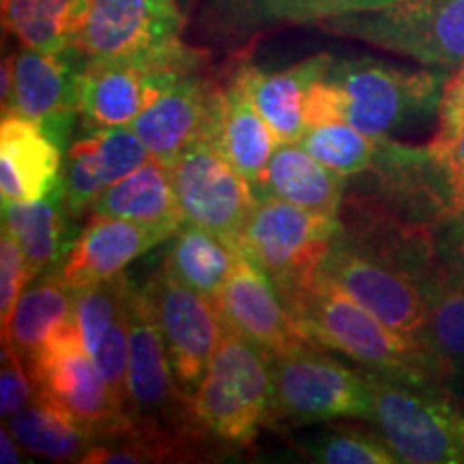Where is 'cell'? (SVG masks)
<instances>
[{"label":"cell","mask_w":464,"mask_h":464,"mask_svg":"<svg viewBox=\"0 0 464 464\" xmlns=\"http://www.w3.org/2000/svg\"><path fill=\"white\" fill-rule=\"evenodd\" d=\"M293 316L312 342L351 357L359 368L406 382L450 387L448 372L430 348L382 323L327 276H318Z\"/></svg>","instance_id":"obj_1"},{"label":"cell","mask_w":464,"mask_h":464,"mask_svg":"<svg viewBox=\"0 0 464 464\" xmlns=\"http://www.w3.org/2000/svg\"><path fill=\"white\" fill-rule=\"evenodd\" d=\"M274 357L224 321L219 344L191 396V411L208 439L247 450L269 423Z\"/></svg>","instance_id":"obj_2"},{"label":"cell","mask_w":464,"mask_h":464,"mask_svg":"<svg viewBox=\"0 0 464 464\" xmlns=\"http://www.w3.org/2000/svg\"><path fill=\"white\" fill-rule=\"evenodd\" d=\"M451 72L400 67L379 58H334L327 78L344 106V121L370 136H393L439 119Z\"/></svg>","instance_id":"obj_3"},{"label":"cell","mask_w":464,"mask_h":464,"mask_svg":"<svg viewBox=\"0 0 464 464\" xmlns=\"http://www.w3.org/2000/svg\"><path fill=\"white\" fill-rule=\"evenodd\" d=\"M207 58V50L191 48L177 37L133 54L86 61L78 82L82 127L131 125L174 84L200 73Z\"/></svg>","instance_id":"obj_4"},{"label":"cell","mask_w":464,"mask_h":464,"mask_svg":"<svg viewBox=\"0 0 464 464\" xmlns=\"http://www.w3.org/2000/svg\"><path fill=\"white\" fill-rule=\"evenodd\" d=\"M363 372L372 423L400 462L464 464V400L454 390Z\"/></svg>","instance_id":"obj_5"},{"label":"cell","mask_w":464,"mask_h":464,"mask_svg":"<svg viewBox=\"0 0 464 464\" xmlns=\"http://www.w3.org/2000/svg\"><path fill=\"white\" fill-rule=\"evenodd\" d=\"M340 230V218L321 216L286 200L260 198L237 247L274 282L293 310L321 276L323 260Z\"/></svg>","instance_id":"obj_6"},{"label":"cell","mask_w":464,"mask_h":464,"mask_svg":"<svg viewBox=\"0 0 464 464\" xmlns=\"http://www.w3.org/2000/svg\"><path fill=\"white\" fill-rule=\"evenodd\" d=\"M323 31L456 72L464 63V0H396L387 7L329 17Z\"/></svg>","instance_id":"obj_7"},{"label":"cell","mask_w":464,"mask_h":464,"mask_svg":"<svg viewBox=\"0 0 464 464\" xmlns=\"http://www.w3.org/2000/svg\"><path fill=\"white\" fill-rule=\"evenodd\" d=\"M321 346L274 357L269 421H372V396L363 370L335 362Z\"/></svg>","instance_id":"obj_8"},{"label":"cell","mask_w":464,"mask_h":464,"mask_svg":"<svg viewBox=\"0 0 464 464\" xmlns=\"http://www.w3.org/2000/svg\"><path fill=\"white\" fill-rule=\"evenodd\" d=\"M26 365L34 393L82 423L95 443L121 432L131 421L125 402L110 390L86 351L75 321L63 327Z\"/></svg>","instance_id":"obj_9"},{"label":"cell","mask_w":464,"mask_h":464,"mask_svg":"<svg viewBox=\"0 0 464 464\" xmlns=\"http://www.w3.org/2000/svg\"><path fill=\"white\" fill-rule=\"evenodd\" d=\"M130 368H127V411L133 420L170 428L196 443L208 437L196 421L191 398L179 390L158 312L147 284L130 297Z\"/></svg>","instance_id":"obj_10"},{"label":"cell","mask_w":464,"mask_h":464,"mask_svg":"<svg viewBox=\"0 0 464 464\" xmlns=\"http://www.w3.org/2000/svg\"><path fill=\"white\" fill-rule=\"evenodd\" d=\"M321 274L382 323L423 342L434 282H423L390 260L351 246L338 235L323 260Z\"/></svg>","instance_id":"obj_11"},{"label":"cell","mask_w":464,"mask_h":464,"mask_svg":"<svg viewBox=\"0 0 464 464\" xmlns=\"http://www.w3.org/2000/svg\"><path fill=\"white\" fill-rule=\"evenodd\" d=\"M172 181L185 222L202 226L237 246L260 198L216 142L200 138L191 144L172 166Z\"/></svg>","instance_id":"obj_12"},{"label":"cell","mask_w":464,"mask_h":464,"mask_svg":"<svg viewBox=\"0 0 464 464\" xmlns=\"http://www.w3.org/2000/svg\"><path fill=\"white\" fill-rule=\"evenodd\" d=\"M164 334L168 357L179 390L198 392L224 332V316L216 299L179 282L166 265L147 284Z\"/></svg>","instance_id":"obj_13"},{"label":"cell","mask_w":464,"mask_h":464,"mask_svg":"<svg viewBox=\"0 0 464 464\" xmlns=\"http://www.w3.org/2000/svg\"><path fill=\"white\" fill-rule=\"evenodd\" d=\"M86 58L75 48L42 52L26 48L15 54V84L3 114L39 123L58 147H65L78 121V82Z\"/></svg>","instance_id":"obj_14"},{"label":"cell","mask_w":464,"mask_h":464,"mask_svg":"<svg viewBox=\"0 0 464 464\" xmlns=\"http://www.w3.org/2000/svg\"><path fill=\"white\" fill-rule=\"evenodd\" d=\"M222 108V86L213 84L202 73H194L166 91L131 127L150 158L172 168L196 140H216Z\"/></svg>","instance_id":"obj_15"},{"label":"cell","mask_w":464,"mask_h":464,"mask_svg":"<svg viewBox=\"0 0 464 464\" xmlns=\"http://www.w3.org/2000/svg\"><path fill=\"white\" fill-rule=\"evenodd\" d=\"M224 321L256 342L271 357H282L305 346H318L290 314L274 282L239 249L228 280L218 297Z\"/></svg>","instance_id":"obj_16"},{"label":"cell","mask_w":464,"mask_h":464,"mask_svg":"<svg viewBox=\"0 0 464 464\" xmlns=\"http://www.w3.org/2000/svg\"><path fill=\"white\" fill-rule=\"evenodd\" d=\"M181 28L179 0H91L73 48L86 61H106L177 39Z\"/></svg>","instance_id":"obj_17"},{"label":"cell","mask_w":464,"mask_h":464,"mask_svg":"<svg viewBox=\"0 0 464 464\" xmlns=\"http://www.w3.org/2000/svg\"><path fill=\"white\" fill-rule=\"evenodd\" d=\"M150 160L131 125L89 130L75 138L61 172V189L73 219L91 213L92 205L110 185L131 174Z\"/></svg>","instance_id":"obj_18"},{"label":"cell","mask_w":464,"mask_h":464,"mask_svg":"<svg viewBox=\"0 0 464 464\" xmlns=\"http://www.w3.org/2000/svg\"><path fill=\"white\" fill-rule=\"evenodd\" d=\"M177 230L172 226L91 216L56 274L75 293L123 274L125 266L161 241L172 239Z\"/></svg>","instance_id":"obj_19"},{"label":"cell","mask_w":464,"mask_h":464,"mask_svg":"<svg viewBox=\"0 0 464 464\" xmlns=\"http://www.w3.org/2000/svg\"><path fill=\"white\" fill-rule=\"evenodd\" d=\"M63 149L42 125L17 114L0 123V196L5 205L37 202L61 183Z\"/></svg>","instance_id":"obj_20"},{"label":"cell","mask_w":464,"mask_h":464,"mask_svg":"<svg viewBox=\"0 0 464 464\" xmlns=\"http://www.w3.org/2000/svg\"><path fill=\"white\" fill-rule=\"evenodd\" d=\"M346 189V179L321 164L299 142L280 144L263 177L254 183L258 198L286 200L329 218L340 216Z\"/></svg>","instance_id":"obj_21"},{"label":"cell","mask_w":464,"mask_h":464,"mask_svg":"<svg viewBox=\"0 0 464 464\" xmlns=\"http://www.w3.org/2000/svg\"><path fill=\"white\" fill-rule=\"evenodd\" d=\"M216 147L222 150L235 170L246 177L249 183L258 181L274 158L280 140L269 123L258 112L256 103L247 89L246 65H241L230 75L224 86V108L219 119Z\"/></svg>","instance_id":"obj_22"},{"label":"cell","mask_w":464,"mask_h":464,"mask_svg":"<svg viewBox=\"0 0 464 464\" xmlns=\"http://www.w3.org/2000/svg\"><path fill=\"white\" fill-rule=\"evenodd\" d=\"M73 222L61 183L42 200L3 207V226L14 235L24 254L33 280L56 271L67 258L78 239L73 235Z\"/></svg>","instance_id":"obj_23"},{"label":"cell","mask_w":464,"mask_h":464,"mask_svg":"<svg viewBox=\"0 0 464 464\" xmlns=\"http://www.w3.org/2000/svg\"><path fill=\"white\" fill-rule=\"evenodd\" d=\"M332 63V54H316L276 73H263L254 65H246L249 95L280 144L301 142L307 133L304 119L305 92L329 72Z\"/></svg>","instance_id":"obj_24"},{"label":"cell","mask_w":464,"mask_h":464,"mask_svg":"<svg viewBox=\"0 0 464 464\" xmlns=\"http://www.w3.org/2000/svg\"><path fill=\"white\" fill-rule=\"evenodd\" d=\"M91 216L131 219L181 228L185 216L172 181V168L150 158L131 174L103 191L91 208Z\"/></svg>","instance_id":"obj_25"},{"label":"cell","mask_w":464,"mask_h":464,"mask_svg":"<svg viewBox=\"0 0 464 464\" xmlns=\"http://www.w3.org/2000/svg\"><path fill=\"white\" fill-rule=\"evenodd\" d=\"M73 295L56 271L34 277L17 301L3 346H14L26 363L31 362L63 327L73 323Z\"/></svg>","instance_id":"obj_26"},{"label":"cell","mask_w":464,"mask_h":464,"mask_svg":"<svg viewBox=\"0 0 464 464\" xmlns=\"http://www.w3.org/2000/svg\"><path fill=\"white\" fill-rule=\"evenodd\" d=\"M5 421L22 450L48 460L82 462L95 445V437L82 423L37 393Z\"/></svg>","instance_id":"obj_27"},{"label":"cell","mask_w":464,"mask_h":464,"mask_svg":"<svg viewBox=\"0 0 464 464\" xmlns=\"http://www.w3.org/2000/svg\"><path fill=\"white\" fill-rule=\"evenodd\" d=\"M239 256V247L202 226L185 222L168 249L166 269L185 286L216 299Z\"/></svg>","instance_id":"obj_28"},{"label":"cell","mask_w":464,"mask_h":464,"mask_svg":"<svg viewBox=\"0 0 464 464\" xmlns=\"http://www.w3.org/2000/svg\"><path fill=\"white\" fill-rule=\"evenodd\" d=\"M91 0H3V24L26 48L65 52L78 42Z\"/></svg>","instance_id":"obj_29"},{"label":"cell","mask_w":464,"mask_h":464,"mask_svg":"<svg viewBox=\"0 0 464 464\" xmlns=\"http://www.w3.org/2000/svg\"><path fill=\"white\" fill-rule=\"evenodd\" d=\"M423 344L443 363L450 390L464 387V284L445 269L430 286Z\"/></svg>","instance_id":"obj_30"},{"label":"cell","mask_w":464,"mask_h":464,"mask_svg":"<svg viewBox=\"0 0 464 464\" xmlns=\"http://www.w3.org/2000/svg\"><path fill=\"white\" fill-rule=\"evenodd\" d=\"M379 138L340 121V123L310 127L299 144L334 172L344 179H355L372 166Z\"/></svg>","instance_id":"obj_31"},{"label":"cell","mask_w":464,"mask_h":464,"mask_svg":"<svg viewBox=\"0 0 464 464\" xmlns=\"http://www.w3.org/2000/svg\"><path fill=\"white\" fill-rule=\"evenodd\" d=\"M396 0H249L237 15V24L256 26L271 22L286 24H318L329 17L362 14L387 7Z\"/></svg>","instance_id":"obj_32"},{"label":"cell","mask_w":464,"mask_h":464,"mask_svg":"<svg viewBox=\"0 0 464 464\" xmlns=\"http://www.w3.org/2000/svg\"><path fill=\"white\" fill-rule=\"evenodd\" d=\"M131 290L133 286L130 284V277L125 276V271L110 277V280L75 290L73 321L86 351H95V346L100 344L110 324L127 310Z\"/></svg>","instance_id":"obj_33"},{"label":"cell","mask_w":464,"mask_h":464,"mask_svg":"<svg viewBox=\"0 0 464 464\" xmlns=\"http://www.w3.org/2000/svg\"><path fill=\"white\" fill-rule=\"evenodd\" d=\"M312 460L324 464H398L400 458L385 437L376 430L340 428L318 434L304 445Z\"/></svg>","instance_id":"obj_34"},{"label":"cell","mask_w":464,"mask_h":464,"mask_svg":"<svg viewBox=\"0 0 464 464\" xmlns=\"http://www.w3.org/2000/svg\"><path fill=\"white\" fill-rule=\"evenodd\" d=\"M130 310V305H127ZM127 310L103 334L100 344L91 353L95 365L116 396L127 406V368H130V316Z\"/></svg>","instance_id":"obj_35"},{"label":"cell","mask_w":464,"mask_h":464,"mask_svg":"<svg viewBox=\"0 0 464 464\" xmlns=\"http://www.w3.org/2000/svg\"><path fill=\"white\" fill-rule=\"evenodd\" d=\"M31 282L33 276L28 271L24 254L14 235L3 226V235H0V329H3V338L9 332L17 301Z\"/></svg>","instance_id":"obj_36"},{"label":"cell","mask_w":464,"mask_h":464,"mask_svg":"<svg viewBox=\"0 0 464 464\" xmlns=\"http://www.w3.org/2000/svg\"><path fill=\"white\" fill-rule=\"evenodd\" d=\"M34 396L31 370L14 346H3V368H0V415L9 420Z\"/></svg>","instance_id":"obj_37"},{"label":"cell","mask_w":464,"mask_h":464,"mask_svg":"<svg viewBox=\"0 0 464 464\" xmlns=\"http://www.w3.org/2000/svg\"><path fill=\"white\" fill-rule=\"evenodd\" d=\"M464 131V63L450 75L440 100L437 133L430 140L432 147H440L454 140Z\"/></svg>","instance_id":"obj_38"},{"label":"cell","mask_w":464,"mask_h":464,"mask_svg":"<svg viewBox=\"0 0 464 464\" xmlns=\"http://www.w3.org/2000/svg\"><path fill=\"white\" fill-rule=\"evenodd\" d=\"M304 119L307 130L310 127L327 125V123H340L344 121V106H342V95L335 89V84L327 78H318L314 84L305 92L304 100Z\"/></svg>","instance_id":"obj_39"},{"label":"cell","mask_w":464,"mask_h":464,"mask_svg":"<svg viewBox=\"0 0 464 464\" xmlns=\"http://www.w3.org/2000/svg\"><path fill=\"white\" fill-rule=\"evenodd\" d=\"M434 239L443 269L464 284V213L440 222L434 228Z\"/></svg>","instance_id":"obj_40"},{"label":"cell","mask_w":464,"mask_h":464,"mask_svg":"<svg viewBox=\"0 0 464 464\" xmlns=\"http://www.w3.org/2000/svg\"><path fill=\"white\" fill-rule=\"evenodd\" d=\"M430 149L439 155L450 183V218L460 216L464 211V131L448 144H440V147L430 144Z\"/></svg>","instance_id":"obj_41"},{"label":"cell","mask_w":464,"mask_h":464,"mask_svg":"<svg viewBox=\"0 0 464 464\" xmlns=\"http://www.w3.org/2000/svg\"><path fill=\"white\" fill-rule=\"evenodd\" d=\"M22 445L17 443L14 432L9 430V426L5 423L3 428H0V462L3 464H20L24 462L26 458L22 456L20 451Z\"/></svg>","instance_id":"obj_42"},{"label":"cell","mask_w":464,"mask_h":464,"mask_svg":"<svg viewBox=\"0 0 464 464\" xmlns=\"http://www.w3.org/2000/svg\"><path fill=\"white\" fill-rule=\"evenodd\" d=\"M15 84V56H9L3 61V86H0V100H3V108L7 106L14 92Z\"/></svg>","instance_id":"obj_43"},{"label":"cell","mask_w":464,"mask_h":464,"mask_svg":"<svg viewBox=\"0 0 464 464\" xmlns=\"http://www.w3.org/2000/svg\"><path fill=\"white\" fill-rule=\"evenodd\" d=\"M247 3H249V0H216V5H218V7L222 9L224 14L228 15L232 22L237 20V15L241 14L243 7H246Z\"/></svg>","instance_id":"obj_44"},{"label":"cell","mask_w":464,"mask_h":464,"mask_svg":"<svg viewBox=\"0 0 464 464\" xmlns=\"http://www.w3.org/2000/svg\"><path fill=\"white\" fill-rule=\"evenodd\" d=\"M462 213H464V211H462Z\"/></svg>","instance_id":"obj_45"}]
</instances>
